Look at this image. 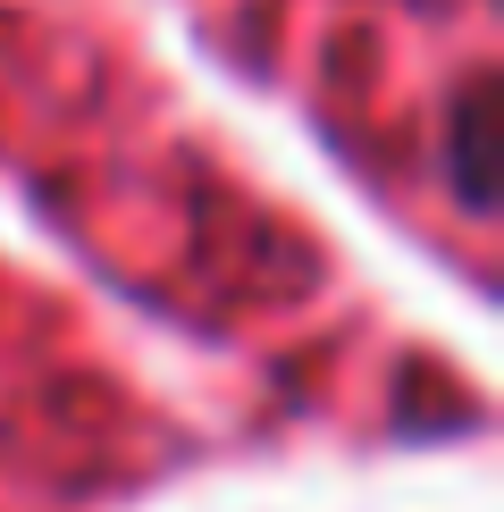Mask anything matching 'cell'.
Here are the masks:
<instances>
[{
  "label": "cell",
  "instance_id": "obj_1",
  "mask_svg": "<svg viewBox=\"0 0 504 512\" xmlns=\"http://www.w3.org/2000/svg\"><path fill=\"white\" fill-rule=\"evenodd\" d=\"M488 84H471L454 110V185H462V210H488L496 202V177H488Z\"/></svg>",
  "mask_w": 504,
  "mask_h": 512
}]
</instances>
